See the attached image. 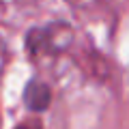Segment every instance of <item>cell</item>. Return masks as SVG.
Segmentation results:
<instances>
[{
    "mask_svg": "<svg viewBox=\"0 0 129 129\" xmlns=\"http://www.w3.org/2000/svg\"><path fill=\"white\" fill-rule=\"evenodd\" d=\"M71 43V32L64 26H47L28 35V50L41 56H56Z\"/></svg>",
    "mask_w": 129,
    "mask_h": 129,
    "instance_id": "obj_1",
    "label": "cell"
},
{
    "mask_svg": "<svg viewBox=\"0 0 129 129\" xmlns=\"http://www.w3.org/2000/svg\"><path fill=\"white\" fill-rule=\"evenodd\" d=\"M24 101H26L28 110H32V112L47 110V106H50V101H52L50 86L43 84V82H39V80L28 82V86L24 88Z\"/></svg>",
    "mask_w": 129,
    "mask_h": 129,
    "instance_id": "obj_2",
    "label": "cell"
},
{
    "mask_svg": "<svg viewBox=\"0 0 129 129\" xmlns=\"http://www.w3.org/2000/svg\"><path fill=\"white\" fill-rule=\"evenodd\" d=\"M15 129H43V125H41V120H37V118H28V120H24V123H19Z\"/></svg>",
    "mask_w": 129,
    "mask_h": 129,
    "instance_id": "obj_3",
    "label": "cell"
}]
</instances>
